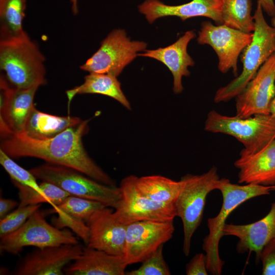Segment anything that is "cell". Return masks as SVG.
I'll return each mask as SVG.
<instances>
[{"label": "cell", "mask_w": 275, "mask_h": 275, "mask_svg": "<svg viewBox=\"0 0 275 275\" xmlns=\"http://www.w3.org/2000/svg\"><path fill=\"white\" fill-rule=\"evenodd\" d=\"M88 131V121L85 120L49 139H34L23 132L10 134L2 138L0 147L11 157L38 158L115 186L114 180L90 157L84 146L82 137Z\"/></svg>", "instance_id": "obj_1"}, {"label": "cell", "mask_w": 275, "mask_h": 275, "mask_svg": "<svg viewBox=\"0 0 275 275\" xmlns=\"http://www.w3.org/2000/svg\"><path fill=\"white\" fill-rule=\"evenodd\" d=\"M0 39V68L13 87L28 89L46 83L45 58L27 34Z\"/></svg>", "instance_id": "obj_2"}, {"label": "cell", "mask_w": 275, "mask_h": 275, "mask_svg": "<svg viewBox=\"0 0 275 275\" xmlns=\"http://www.w3.org/2000/svg\"><path fill=\"white\" fill-rule=\"evenodd\" d=\"M217 189L223 197V204L218 214L207 220L208 234L203 240V250L206 253V267L213 275H219L222 272L224 261L219 254V243L224 236L223 229L229 215L241 204L256 197L267 195L271 190V186L254 183L241 185L231 183L228 179H219Z\"/></svg>", "instance_id": "obj_3"}, {"label": "cell", "mask_w": 275, "mask_h": 275, "mask_svg": "<svg viewBox=\"0 0 275 275\" xmlns=\"http://www.w3.org/2000/svg\"><path fill=\"white\" fill-rule=\"evenodd\" d=\"M255 28L252 42L243 50L241 74L215 92V103L227 102L235 98L255 77L261 66L275 53V28L269 25L257 1L253 16Z\"/></svg>", "instance_id": "obj_4"}, {"label": "cell", "mask_w": 275, "mask_h": 275, "mask_svg": "<svg viewBox=\"0 0 275 275\" xmlns=\"http://www.w3.org/2000/svg\"><path fill=\"white\" fill-rule=\"evenodd\" d=\"M219 179L215 167L202 174H188L180 179L182 187L174 206L183 224V252L186 256L190 253L193 235L202 221L207 195L217 189Z\"/></svg>", "instance_id": "obj_5"}, {"label": "cell", "mask_w": 275, "mask_h": 275, "mask_svg": "<svg viewBox=\"0 0 275 275\" xmlns=\"http://www.w3.org/2000/svg\"><path fill=\"white\" fill-rule=\"evenodd\" d=\"M204 129L234 137L244 146L239 155L254 153L275 139V121L270 114L243 118L223 115L212 110L207 114Z\"/></svg>", "instance_id": "obj_6"}, {"label": "cell", "mask_w": 275, "mask_h": 275, "mask_svg": "<svg viewBox=\"0 0 275 275\" xmlns=\"http://www.w3.org/2000/svg\"><path fill=\"white\" fill-rule=\"evenodd\" d=\"M30 171L37 179L53 183L71 195L98 201L114 209L121 198L119 187L100 183L68 167L47 163Z\"/></svg>", "instance_id": "obj_7"}, {"label": "cell", "mask_w": 275, "mask_h": 275, "mask_svg": "<svg viewBox=\"0 0 275 275\" xmlns=\"http://www.w3.org/2000/svg\"><path fill=\"white\" fill-rule=\"evenodd\" d=\"M45 215L44 212L39 209L18 230L1 237V252L16 255L25 246L42 248L78 243L72 231L66 228L58 229L49 224Z\"/></svg>", "instance_id": "obj_8"}, {"label": "cell", "mask_w": 275, "mask_h": 275, "mask_svg": "<svg viewBox=\"0 0 275 275\" xmlns=\"http://www.w3.org/2000/svg\"><path fill=\"white\" fill-rule=\"evenodd\" d=\"M147 46L145 42L131 41L125 30H114L80 68L89 73L109 74L117 77L138 56V52L144 51Z\"/></svg>", "instance_id": "obj_9"}, {"label": "cell", "mask_w": 275, "mask_h": 275, "mask_svg": "<svg viewBox=\"0 0 275 275\" xmlns=\"http://www.w3.org/2000/svg\"><path fill=\"white\" fill-rule=\"evenodd\" d=\"M136 176L129 175L120 184L121 198L114 212L125 225L143 221H174L177 216L174 204H167L151 200L141 194L135 186Z\"/></svg>", "instance_id": "obj_10"}, {"label": "cell", "mask_w": 275, "mask_h": 275, "mask_svg": "<svg viewBox=\"0 0 275 275\" xmlns=\"http://www.w3.org/2000/svg\"><path fill=\"white\" fill-rule=\"evenodd\" d=\"M197 42L208 44L218 59V68L223 73L232 69L237 75V61L240 53L252 42L253 32L246 33L224 24L214 25L208 21L201 23Z\"/></svg>", "instance_id": "obj_11"}, {"label": "cell", "mask_w": 275, "mask_h": 275, "mask_svg": "<svg viewBox=\"0 0 275 275\" xmlns=\"http://www.w3.org/2000/svg\"><path fill=\"white\" fill-rule=\"evenodd\" d=\"M174 221H139L127 225L124 259L127 265L142 262L170 240Z\"/></svg>", "instance_id": "obj_12"}, {"label": "cell", "mask_w": 275, "mask_h": 275, "mask_svg": "<svg viewBox=\"0 0 275 275\" xmlns=\"http://www.w3.org/2000/svg\"><path fill=\"white\" fill-rule=\"evenodd\" d=\"M274 95L275 53L235 98L236 116L245 118L256 114H269V104Z\"/></svg>", "instance_id": "obj_13"}, {"label": "cell", "mask_w": 275, "mask_h": 275, "mask_svg": "<svg viewBox=\"0 0 275 275\" xmlns=\"http://www.w3.org/2000/svg\"><path fill=\"white\" fill-rule=\"evenodd\" d=\"M2 100L1 103V137L23 132L26 122L35 107L34 99L39 86L28 89L10 87L1 77Z\"/></svg>", "instance_id": "obj_14"}, {"label": "cell", "mask_w": 275, "mask_h": 275, "mask_svg": "<svg viewBox=\"0 0 275 275\" xmlns=\"http://www.w3.org/2000/svg\"><path fill=\"white\" fill-rule=\"evenodd\" d=\"M87 225L89 230L87 246L113 255L124 256L127 225L118 219L114 208L106 206L96 210Z\"/></svg>", "instance_id": "obj_15"}, {"label": "cell", "mask_w": 275, "mask_h": 275, "mask_svg": "<svg viewBox=\"0 0 275 275\" xmlns=\"http://www.w3.org/2000/svg\"><path fill=\"white\" fill-rule=\"evenodd\" d=\"M37 249L23 259L16 268L15 274H64L65 268L80 255L83 248L78 243Z\"/></svg>", "instance_id": "obj_16"}, {"label": "cell", "mask_w": 275, "mask_h": 275, "mask_svg": "<svg viewBox=\"0 0 275 275\" xmlns=\"http://www.w3.org/2000/svg\"><path fill=\"white\" fill-rule=\"evenodd\" d=\"M221 0H192L179 5H168L159 0H145L138 6L139 12L148 22L167 16H177L182 21L203 16L213 20L217 25L223 24L221 15Z\"/></svg>", "instance_id": "obj_17"}, {"label": "cell", "mask_w": 275, "mask_h": 275, "mask_svg": "<svg viewBox=\"0 0 275 275\" xmlns=\"http://www.w3.org/2000/svg\"><path fill=\"white\" fill-rule=\"evenodd\" d=\"M52 207L48 212L57 214L51 219L52 225L60 229L69 228L87 245L89 236L87 222L96 210L106 206L98 201L70 195L59 205Z\"/></svg>", "instance_id": "obj_18"}, {"label": "cell", "mask_w": 275, "mask_h": 275, "mask_svg": "<svg viewBox=\"0 0 275 275\" xmlns=\"http://www.w3.org/2000/svg\"><path fill=\"white\" fill-rule=\"evenodd\" d=\"M223 232L224 236H234L239 239L236 245L238 253L253 252L259 261L264 246L275 238V202L271 204L267 214L261 219L246 225L226 224Z\"/></svg>", "instance_id": "obj_19"}, {"label": "cell", "mask_w": 275, "mask_h": 275, "mask_svg": "<svg viewBox=\"0 0 275 275\" xmlns=\"http://www.w3.org/2000/svg\"><path fill=\"white\" fill-rule=\"evenodd\" d=\"M196 37L193 30L186 32L176 42L165 47L153 50H145L139 56L155 59L166 65L173 77V92L181 93L183 89L182 79L183 76H188L189 66H193L195 62L187 52L189 42Z\"/></svg>", "instance_id": "obj_20"}, {"label": "cell", "mask_w": 275, "mask_h": 275, "mask_svg": "<svg viewBox=\"0 0 275 275\" xmlns=\"http://www.w3.org/2000/svg\"><path fill=\"white\" fill-rule=\"evenodd\" d=\"M234 166L239 170V183L274 185L275 139L254 153L240 155Z\"/></svg>", "instance_id": "obj_21"}, {"label": "cell", "mask_w": 275, "mask_h": 275, "mask_svg": "<svg viewBox=\"0 0 275 275\" xmlns=\"http://www.w3.org/2000/svg\"><path fill=\"white\" fill-rule=\"evenodd\" d=\"M127 265L123 256H116L88 246L64 269L68 275H124Z\"/></svg>", "instance_id": "obj_22"}, {"label": "cell", "mask_w": 275, "mask_h": 275, "mask_svg": "<svg viewBox=\"0 0 275 275\" xmlns=\"http://www.w3.org/2000/svg\"><path fill=\"white\" fill-rule=\"evenodd\" d=\"M117 77L109 74L89 73L81 85L66 91L68 106L77 94H98L111 97L127 109H131L129 101L124 95Z\"/></svg>", "instance_id": "obj_23"}, {"label": "cell", "mask_w": 275, "mask_h": 275, "mask_svg": "<svg viewBox=\"0 0 275 275\" xmlns=\"http://www.w3.org/2000/svg\"><path fill=\"white\" fill-rule=\"evenodd\" d=\"M76 117H61L41 112L35 107L24 126L23 133L37 139L52 138L82 122Z\"/></svg>", "instance_id": "obj_24"}, {"label": "cell", "mask_w": 275, "mask_h": 275, "mask_svg": "<svg viewBox=\"0 0 275 275\" xmlns=\"http://www.w3.org/2000/svg\"><path fill=\"white\" fill-rule=\"evenodd\" d=\"M135 186L143 196L155 201L174 204L182 187V182L160 175L136 177Z\"/></svg>", "instance_id": "obj_25"}, {"label": "cell", "mask_w": 275, "mask_h": 275, "mask_svg": "<svg viewBox=\"0 0 275 275\" xmlns=\"http://www.w3.org/2000/svg\"><path fill=\"white\" fill-rule=\"evenodd\" d=\"M12 182L18 190V207L45 203H47L52 206H57L71 195L57 185L47 181H42L39 184L41 190H38L15 182Z\"/></svg>", "instance_id": "obj_26"}, {"label": "cell", "mask_w": 275, "mask_h": 275, "mask_svg": "<svg viewBox=\"0 0 275 275\" xmlns=\"http://www.w3.org/2000/svg\"><path fill=\"white\" fill-rule=\"evenodd\" d=\"M223 24L249 33L253 32L255 21L251 15V0H221Z\"/></svg>", "instance_id": "obj_27"}, {"label": "cell", "mask_w": 275, "mask_h": 275, "mask_svg": "<svg viewBox=\"0 0 275 275\" xmlns=\"http://www.w3.org/2000/svg\"><path fill=\"white\" fill-rule=\"evenodd\" d=\"M26 0H0V38L26 34L23 29Z\"/></svg>", "instance_id": "obj_28"}, {"label": "cell", "mask_w": 275, "mask_h": 275, "mask_svg": "<svg viewBox=\"0 0 275 275\" xmlns=\"http://www.w3.org/2000/svg\"><path fill=\"white\" fill-rule=\"evenodd\" d=\"M0 163L10 176L12 182L30 186L38 190H41L36 178L28 171L13 160L11 157L2 150H0Z\"/></svg>", "instance_id": "obj_29"}, {"label": "cell", "mask_w": 275, "mask_h": 275, "mask_svg": "<svg viewBox=\"0 0 275 275\" xmlns=\"http://www.w3.org/2000/svg\"><path fill=\"white\" fill-rule=\"evenodd\" d=\"M41 206V204H37L18 207L14 211L1 218L0 237L18 230Z\"/></svg>", "instance_id": "obj_30"}, {"label": "cell", "mask_w": 275, "mask_h": 275, "mask_svg": "<svg viewBox=\"0 0 275 275\" xmlns=\"http://www.w3.org/2000/svg\"><path fill=\"white\" fill-rule=\"evenodd\" d=\"M163 245L144 260L138 268L127 271L125 275H170L171 272L163 255Z\"/></svg>", "instance_id": "obj_31"}, {"label": "cell", "mask_w": 275, "mask_h": 275, "mask_svg": "<svg viewBox=\"0 0 275 275\" xmlns=\"http://www.w3.org/2000/svg\"><path fill=\"white\" fill-rule=\"evenodd\" d=\"M260 259L262 263V274L275 275V238L264 246Z\"/></svg>", "instance_id": "obj_32"}, {"label": "cell", "mask_w": 275, "mask_h": 275, "mask_svg": "<svg viewBox=\"0 0 275 275\" xmlns=\"http://www.w3.org/2000/svg\"><path fill=\"white\" fill-rule=\"evenodd\" d=\"M206 255L203 253L196 254L186 266L187 275H207Z\"/></svg>", "instance_id": "obj_33"}, {"label": "cell", "mask_w": 275, "mask_h": 275, "mask_svg": "<svg viewBox=\"0 0 275 275\" xmlns=\"http://www.w3.org/2000/svg\"><path fill=\"white\" fill-rule=\"evenodd\" d=\"M17 202L12 199L1 197L0 199V218H2L9 213V212L17 205Z\"/></svg>", "instance_id": "obj_34"}, {"label": "cell", "mask_w": 275, "mask_h": 275, "mask_svg": "<svg viewBox=\"0 0 275 275\" xmlns=\"http://www.w3.org/2000/svg\"><path fill=\"white\" fill-rule=\"evenodd\" d=\"M263 10L272 17L275 16V4L273 0H258Z\"/></svg>", "instance_id": "obj_35"}, {"label": "cell", "mask_w": 275, "mask_h": 275, "mask_svg": "<svg viewBox=\"0 0 275 275\" xmlns=\"http://www.w3.org/2000/svg\"><path fill=\"white\" fill-rule=\"evenodd\" d=\"M269 114L275 121V95L269 104Z\"/></svg>", "instance_id": "obj_36"}, {"label": "cell", "mask_w": 275, "mask_h": 275, "mask_svg": "<svg viewBox=\"0 0 275 275\" xmlns=\"http://www.w3.org/2000/svg\"><path fill=\"white\" fill-rule=\"evenodd\" d=\"M71 4V10L74 15L78 13L77 0H70Z\"/></svg>", "instance_id": "obj_37"}, {"label": "cell", "mask_w": 275, "mask_h": 275, "mask_svg": "<svg viewBox=\"0 0 275 275\" xmlns=\"http://www.w3.org/2000/svg\"><path fill=\"white\" fill-rule=\"evenodd\" d=\"M271 25L275 28V16L272 17L271 20Z\"/></svg>", "instance_id": "obj_38"}, {"label": "cell", "mask_w": 275, "mask_h": 275, "mask_svg": "<svg viewBox=\"0 0 275 275\" xmlns=\"http://www.w3.org/2000/svg\"><path fill=\"white\" fill-rule=\"evenodd\" d=\"M271 190H275V185L273 186H271Z\"/></svg>", "instance_id": "obj_39"}]
</instances>
